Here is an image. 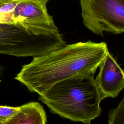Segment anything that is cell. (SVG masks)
Listing matches in <instances>:
<instances>
[{
	"mask_svg": "<svg viewBox=\"0 0 124 124\" xmlns=\"http://www.w3.org/2000/svg\"><path fill=\"white\" fill-rule=\"evenodd\" d=\"M108 51L104 42L65 45L47 54L33 57L15 79L31 92L42 94L56 83L79 75L94 74Z\"/></svg>",
	"mask_w": 124,
	"mask_h": 124,
	"instance_id": "6da1fadb",
	"label": "cell"
},
{
	"mask_svg": "<svg viewBox=\"0 0 124 124\" xmlns=\"http://www.w3.org/2000/svg\"><path fill=\"white\" fill-rule=\"evenodd\" d=\"M38 99L54 114L75 122L91 124L101 113L103 100L94 74L79 75L60 81Z\"/></svg>",
	"mask_w": 124,
	"mask_h": 124,
	"instance_id": "7a4b0ae2",
	"label": "cell"
},
{
	"mask_svg": "<svg viewBox=\"0 0 124 124\" xmlns=\"http://www.w3.org/2000/svg\"><path fill=\"white\" fill-rule=\"evenodd\" d=\"M65 45L60 32L35 35L16 25L0 24V54L34 57L47 54Z\"/></svg>",
	"mask_w": 124,
	"mask_h": 124,
	"instance_id": "3957f363",
	"label": "cell"
},
{
	"mask_svg": "<svg viewBox=\"0 0 124 124\" xmlns=\"http://www.w3.org/2000/svg\"><path fill=\"white\" fill-rule=\"evenodd\" d=\"M46 2L14 0L0 7V24L17 26L35 35H51L60 31L47 12Z\"/></svg>",
	"mask_w": 124,
	"mask_h": 124,
	"instance_id": "277c9868",
	"label": "cell"
},
{
	"mask_svg": "<svg viewBox=\"0 0 124 124\" xmlns=\"http://www.w3.org/2000/svg\"><path fill=\"white\" fill-rule=\"evenodd\" d=\"M84 25L93 33H124V0H80Z\"/></svg>",
	"mask_w": 124,
	"mask_h": 124,
	"instance_id": "5b68a950",
	"label": "cell"
},
{
	"mask_svg": "<svg viewBox=\"0 0 124 124\" xmlns=\"http://www.w3.org/2000/svg\"><path fill=\"white\" fill-rule=\"evenodd\" d=\"M95 79L103 99L116 97L124 89V70L108 51Z\"/></svg>",
	"mask_w": 124,
	"mask_h": 124,
	"instance_id": "8992f818",
	"label": "cell"
},
{
	"mask_svg": "<svg viewBox=\"0 0 124 124\" xmlns=\"http://www.w3.org/2000/svg\"><path fill=\"white\" fill-rule=\"evenodd\" d=\"M46 113L38 102H31L19 107L18 110L3 124H46Z\"/></svg>",
	"mask_w": 124,
	"mask_h": 124,
	"instance_id": "52a82bcc",
	"label": "cell"
},
{
	"mask_svg": "<svg viewBox=\"0 0 124 124\" xmlns=\"http://www.w3.org/2000/svg\"><path fill=\"white\" fill-rule=\"evenodd\" d=\"M109 124H124V97L118 106L108 113Z\"/></svg>",
	"mask_w": 124,
	"mask_h": 124,
	"instance_id": "ba28073f",
	"label": "cell"
},
{
	"mask_svg": "<svg viewBox=\"0 0 124 124\" xmlns=\"http://www.w3.org/2000/svg\"><path fill=\"white\" fill-rule=\"evenodd\" d=\"M19 107H11L6 106H0V124L4 123L16 113Z\"/></svg>",
	"mask_w": 124,
	"mask_h": 124,
	"instance_id": "9c48e42d",
	"label": "cell"
},
{
	"mask_svg": "<svg viewBox=\"0 0 124 124\" xmlns=\"http://www.w3.org/2000/svg\"><path fill=\"white\" fill-rule=\"evenodd\" d=\"M13 0H0V7L3 4L6 3H8L9 2H11Z\"/></svg>",
	"mask_w": 124,
	"mask_h": 124,
	"instance_id": "30bf717a",
	"label": "cell"
},
{
	"mask_svg": "<svg viewBox=\"0 0 124 124\" xmlns=\"http://www.w3.org/2000/svg\"><path fill=\"white\" fill-rule=\"evenodd\" d=\"M41 0V1H44V2H47L49 0Z\"/></svg>",
	"mask_w": 124,
	"mask_h": 124,
	"instance_id": "8fae6325",
	"label": "cell"
},
{
	"mask_svg": "<svg viewBox=\"0 0 124 124\" xmlns=\"http://www.w3.org/2000/svg\"></svg>",
	"mask_w": 124,
	"mask_h": 124,
	"instance_id": "7c38bea8",
	"label": "cell"
}]
</instances>
